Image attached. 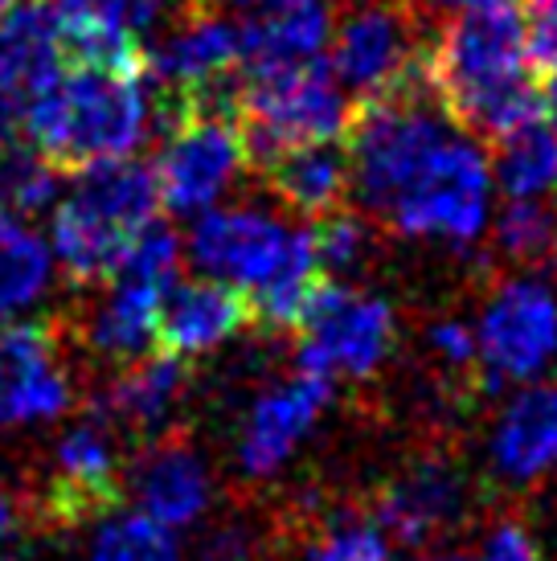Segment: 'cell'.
Segmentation results:
<instances>
[{"label": "cell", "mask_w": 557, "mask_h": 561, "mask_svg": "<svg viewBox=\"0 0 557 561\" xmlns=\"http://www.w3.org/2000/svg\"><path fill=\"white\" fill-rule=\"evenodd\" d=\"M525 13L516 0L451 13L427 49V82L439 107L467 136L500 140L504 131L542 115L533 79Z\"/></svg>", "instance_id": "1"}, {"label": "cell", "mask_w": 557, "mask_h": 561, "mask_svg": "<svg viewBox=\"0 0 557 561\" xmlns=\"http://www.w3.org/2000/svg\"><path fill=\"white\" fill-rule=\"evenodd\" d=\"M152 131L144 70L62 66V75L25 111V136L62 172L132 157Z\"/></svg>", "instance_id": "2"}, {"label": "cell", "mask_w": 557, "mask_h": 561, "mask_svg": "<svg viewBox=\"0 0 557 561\" xmlns=\"http://www.w3.org/2000/svg\"><path fill=\"white\" fill-rule=\"evenodd\" d=\"M447 111L439 107L427 75L373 99H356L341 140L349 152V193L356 205L386 218L414 172L451 136Z\"/></svg>", "instance_id": "3"}, {"label": "cell", "mask_w": 557, "mask_h": 561, "mask_svg": "<svg viewBox=\"0 0 557 561\" xmlns=\"http://www.w3.org/2000/svg\"><path fill=\"white\" fill-rule=\"evenodd\" d=\"M349 94L328 62L242 66L238 79V127L247 164L259 169L283 148L311 140H337L349 124Z\"/></svg>", "instance_id": "4"}, {"label": "cell", "mask_w": 557, "mask_h": 561, "mask_svg": "<svg viewBox=\"0 0 557 561\" xmlns=\"http://www.w3.org/2000/svg\"><path fill=\"white\" fill-rule=\"evenodd\" d=\"M427 49L431 33L422 0H344L332 9L328 70L353 103L422 79Z\"/></svg>", "instance_id": "5"}, {"label": "cell", "mask_w": 557, "mask_h": 561, "mask_svg": "<svg viewBox=\"0 0 557 561\" xmlns=\"http://www.w3.org/2000/svg\"><path fill=\"white\" fill-rule=\"evenodd\" d=\"M492 160L471 136L451 131L434 148L414 181L389 205V230L406 238H439L451 247L480 242L492 221Z\"/></svg>", "instance_id": "6"}, {"label": "cell", "mask_w": 557, "mask_h": 561, "mask_svg": "<svg viewBox=\"0 0 557 561\" xmlns=\"http://www.w3.org/2000/svg\"><path fill=\"white\" fill-rule=\"evenodd\" d=\"M476 374L484 390H516L557 365V283L521 271L488 291L476 320Z\"/></svg>", "instance_id": "7"}, {"label": "cell", "mask_w": 557, "mask_h": 561, "mask_svg": "<svg viewBox=\"0 0 557 561\" xmlns=\"http://www.w3.org/2000/svg\"><path fill=\"white\" fill-rule=\"evenodd\" d=\"M299 369L328 381H361L377 374L398 341V320L382 296L325 279L299 316Z\"/></svg>", "instance_id": "8"}, {"label": "cell", "mask_w": 557, "mask_h": 561, "mask_svg": "<svg viewBox=\"0 0 557 561\" xmlns=\"http://www.w3.org/2000/svg\"><path fill=\"white\" fill-rule=\"evenodd\" d=\"M242 169H250L242 127L234 115H209V111L169 127L160 136V152L152 164L160 205H169L181 218L214 209L217 197L242 176Z\"/></svg>", "instance_id": "9"}, {"label": "cell", "mask_w": 557, "mask_h": 561, "mask_svg": "<svg viewBox=\"0 0 557 561\" xmlns=\"http://www.w3.org/2000/svg\"><path fill=\"white\" fill-rule=\"evenodd\" d=\"M299 226H287L271 209L259 205H230V209H205L189 230V263L205 279H221L247 291V299L263 287L295 247Z\"/></svg>", "instance_id": "10"}, {"label": "cell", "mask_w": 557, "mask_h": 561, "mask_svg": "<svg viewBox=\"0 0 557 561\" xmlns=\"http://www.w3.org/2000/svg\"><path fill=\"white\" fill-rule=\"evenodd\" d=\"M75 377L62 336L42 320H0V431L62 419Z\"/></svg>", "instance_id": "11"}, {"label": "cell", "mask_w": 557, "mask_h": 561, "mask_svg": "<svg viewBox=\"0 0 557 561\" xmlns=\"http://www.w3.org/2000/svg\"><path fill=\"white\" fill-rule=\"evenodd\" d=\"M471 508V480L459 463L443 455H427L406 463L373 500V525L398 546L422 549L464 525Z\"/></svg>", "instance_id": "12"}, {"label": "cell", "mask_w": 557, "mask_h": 561, "mask_svg": "<svg viewBox=\"0 0 557 561\" xmlns=\"http://www.w3.org/2000/svg\"><path fill=\"white\" fill-rule=\"evenodd\" d=\"M115 426L99 414L78 419L54 447V476L46 488V513L58 525H94L120 504V447Z\"/></svg>", "instance_id": "13"}, {"label": "cell", "mask_w": 557, "mask_h": 561, "mask_svg": "<svg viewBox=\"0 0 557 561\" xmlns=\"http://www.w3.org/2000/svg\"><path fill=\"white\" fill-rule=\"evenodd\" d=\"M332 402V381L311 369H295L275 386H266L250 402L238 431V468L250 480H266L299 451V443L316 431L320 414Z\"/></svg>", "instance_id": "14"}, {"label": "cell", "mask_w": 557, "mask_h": 561, "mask_svg": "<svg viewBox=\"0 0 557 561\" xmlns=\"http://www.w3.org/2000/svg\"><path fill=\"white\" fill-rule=\"evenodd\" d=\"M120 488L132 496L136 513L152 516L156 525H164L172 533L193 529L214 504L209 463L189 443L164 435L139 447L136 459L120 476Z\"/></svg>", "instance_id": "15"}, {"label": "cell", "mask_w": 557, "mask_h": 561, "mask_svg": "<svg viewBox=\"0 0 557 561\" xmlns=\"http://www.w3.org/2000/svg\"><path fill=\"white\" fill-rule=\"evenodd\" d=\"M488 463L512 488L542 483L557 471V381L542 377L504 398L488 435Z\"/></svg>", "instance_id": "16"}, {"label": "cell", "mask_w": 557, "mask_h": 561, "mask_svg": "<svg viewBox=\"0 0 557 561\" xmlns=\"http://www.w3.org/2000/svg\"><path fill=\"white\" fill-rule=\"evenodd\" d=\"M254 320L247 291L221 279H177L160 299L156 316V353L177 360L205 357L234 341Z\"/></svg>", "instance_id": "17"}, {"label": "cell", "mask_w": 557, "mask_h": 561, "mask_svg": "<svg viewBox=\"0 0 557 561\" xmlns=\"http://www.w3.org/2000/svg\"><path fill=\"white\" fill-rule=\"evenodd\" d=\"M185 360L148 353V357L124 365V374L94 398L91 410L115 426V435H136L144 443H152L172 426L177 410L185 402Z\"/></svg>", "instance_id": "18"}, {"label": "cell", "mask_w": 557, "mask_h": 561, "mask_svg": "<svg viewBox=\"0 0 557 561\" xmlns=\"http://www.w3.org/2000/svg\"><path fill=\"white\" fill-rule=\"evenodd\" d=\"M254 172L287 209L308 214V218H325L332 209H341L349 197V152L341 136L283 148Z\"/></svg>", "instance_id": "19"}, {"label": "cell", "mask_w": 557, "mask_h": 561, "mask_svg": "<svg viewBox=\"0 0 557 561\" xmlns=\"http://www.w3.org/2000/svg\"><path fill=\"white\" fill-rule=\"evenodd\" d=\"M70 176H75V185L66 197L124 234H139L148 221L160 218V185H156L152 164H144V160H99V164H87Z\"/></svg>", "instance_id": "20"}, {"label": "cell", "mask_w": 557, "mask_h": 561, "mask_svg": "<svg viewBox=\"0 0 557 561\" xmlns=\"http://www.w3.org/2000/svg\"><path fill=\"white\" fill-rule=\"evenodd\" d=\"M242 30V66H283L320 58L332 33L328 0H287L238 21Z\"/></svg>", "instance_id": "21"}, {"label": "cell", "mask_w": 557, "mask_h": 561, "mask_svg": "<svg viewBox=\"0 0 557 561\" xmlns=\"http://www.w3.org/2000/svg\"><path fill=\"white\" fill-rule=\"evenodd\" d=\"M62 25L49 0H16L0 16V75L33 99L62 75Z\"/></svg>", "instance_id": "22"}, {"label": "cell", "mask_w": 557, "mask_h": 561, "mask_svg": "<svg viewBox=\"0 0 557 561\" xmlns=\"http://www.w3.org/2000/svg\"><path fill=\"white\" fill-rule=\"evenodd\" d=\"M136 234H124L94 218L91 209L62 197L54 205L49 218V250H54V266H62V275L75 287H103V283L120 271L127 247Z\"/></svg>", "instance_id": "23"}, {"label": "cell", "mask_w": 557, "mask_h": 561, "mask_svg": "<svg viewBox=\"0 0 557 561\" xmlns=\"http://www.w3.org/2000/svg\"><path fill=\"white\" fill-rule=\"evenodd\" d=\"M492 181L509 202H545L557 193V131L545 115L492 140Z\"/></svg>", "instance_id": "24"}, {"label": "cell", "mask_w": 557, "mask_h": 561, "mask_svg": "<svg viewBox=\"0 0 557 561\" xmlns=\"http://www.w3.org/2000/svg\"><path fill=\"white\" fill-rule=\"evenodd\" d=\"M54 283V250L25 218L0 214V320L37 308Z\"/></svg>", "instance_id": "25"}, {"label": "cell", "mask_w": 557, "mask_h": 561, "mask_svg": "<svg viewBox=\"0 0 557 561\" xmlns=\"http://www.w3.org/2000/svg\"><path fill=\"white\" fill-rule=\"evenodd\" d=\"M62 193V169L33 144H4L0 148V214L13 218H37L54 209Z\"/></svg>", "instance_id": "26"}, {"label": "cell", "mask_w": 557, "mask_h": 561, "mask_svg": "<svg viewBox=\"0 0 557 561\" xmlns=\"http://www.w3.org/2000/svg\"><path fill=\"white\" fill-rule=\"evenodd\" d=\"M87 561H185L177 533L156 525L152 516L144 513H120L111 508L107 516L94 520L91 546H87Z\"/></svg>", "instance_id": "27"}, {"label": "cell", "mask_w": 557, "mask_h": 561, "mask_svg": "<svg viewBox=\"0 0 557 561\" xmlns=\"http://www.w3.org/2000/svg\"><path fill=\"white\" fill-rule=\"evenodd\" d=\"M557 218L545 202H509L496 218V250L516 266H537L554 254Z\"/></svg>", "instance_id": "28"}, {"label": "cell", "mask_w": 557, "mask_h": 561, "mask_svg": "<svg viewBox=\"0 0 557 561\" xmlns=\"http://www.w3.org/2000/svg\"><path fill=\"white\" fill-rule=\"evenodd\" d=\"M311 247H316V263L325 271V279H337V275H349L356 266H365L373 250V226L361 214H349L341 205L325 218H316Z\"/></svg>", "instance_id": "29"}, {"label": "cell", "mask_w": 557, "mask_h": 561, "mask_svg": "<svg viewBox=\"0 0 557 561\" xmlns=\"http://www.w3.org/2000/svg\"><path fill=\"white\" fill-rule=\"evenodd\" d=\"M49 9L58 13V21H91L144 42L156 25L169 21L177 0H49Z\"/></svg>", "instance_id": "30"}, {"label": "cell", "mask_w": 557, "mask_h": 561, "mask_svg": "<svg viewBox=\"0 0 557 561\" xmlns=\"http://www.w3.org/2000/svg\"><path fill=\"white\" fill-rule=\"evenodd\" d=\"M311 561H389V541L370 520H349L320 537Z\"/></svg>", "instance_id": "31"}, {"label": "cell", "mask_w": 557, "mask_h": 561, "mask_svg": "<svg viewBox=\"0 0 557 561\" xmlns=\"http://www.w3.org/2000/svg\"><path fill=\"white\" fill-rule=\"evenodd\" d=\"M189 561H263V537L242 520H217L197 537Z\"/></svg>", "instance_id": "32"}, {"label": "cell", "mask_w": 557, "mask_h": 561, "mask_svg": "<svg viewBox=\"0 0 557 561\" xmlns=\"http://www.w3.org/2000/svg\"><path fill=\"white\" fill-rule=\"evenodd\" d=\"M476 561H549V558H545L537 537L521 520H496L492 529L484 533L480 558Z\"/></svg>", "instance_id": "33"}, {"label": "cell", "mask_w": 557, "mask_h": 561, "mask_svg": "<svg viewBox=\"0 0 557 561\" xmlns=\"http://www.w3.org/2000/svg\"><path fill=\"white\" fill-rule=\"evenodd\" d=\"M431 341V353L447 369H459V374H471L476 369V328L464 324V320H439L427 332Z\"/></svg>", "instance_id": "34"}, {"label": "cell", "mask_w": 557, "mask_h": 561, "mask_svg": "<svg viewBox=\"0 0 557 561\" xmlns=\"http://www.w3.org/2000/svg\"><path fill=\"white\" fill-rule=\"evenodd\" d=\"M525 33H528V54L537 66L557 62V0H525Z\"/></svg>", "instance_id": "35"}, {"label": "cell", "mask_w": 557, "mask_h": 561, "mask_svg": "<svg viewBox=\"0 0 557 561\" xmlns=\"http://www.w3.org/2000/svg\"><path fill=\"white\" fill-rule=\"evenodd\" d=\"M30 103H33L30 94L21 91L9 75H0V148H4V144H13L16 136H21Z\"/></svg>", "instance_id": "36"}, {"label": "cell", "mask_w": 557, "mask_h": 561, "mask_svg": "<svg viewBox=\"0 0 557 561\" xmlns=\"http://www.w3.org/2000/svg\"><path fill=\"white\" fill-rule=\"evenodd\" d=\"M21 529V508H16V496L0 483V546H9Z\"/></svg>", "instance_id": "37"}, {"label": "cell", "mask_w": 557, "mask_h": 561, "mask_svg": "<svg viewBox=\"0 0 557 561\" xmlns=\"http://www.w3.org/2000/svg\"><path fill=\"white\" fill-rule=\"evenodd\" d=\"M542 115L557 131V62L549 66V79H545V87H542Z\"/></svg>", "instance_id": "38"}, {"label": "cell", "mask_w": 557, "mask_h": 561, "mask_svg": "<svg viewBox=\"0 0 557 561\" xmlns=\"http://www.w3.org/2000/svg\"><path fill=\"white\" fill-rule=\"evenodd\" d=\"M434 9H447V13H464V9H480V4H496V0H431Z\"/></svg>", "instance_id": "39"}, {"label": "cell", "mask_w": 557, "mask_h": 561, "mask_svg": "<svg viewBox=\"0 0 557 561\" xmlns=\"http://www.w3.org/2000/svg\"><path fill=\"white\" fill-rule=\"evenodd\" d=\"M427 561H471V558H464V553H443V558H427Z\"/></svg>", "instance_id": "40"}, {"label": "cell", "mask_w": 557, "mask_h": 561, "mask_svg": "<svg viewBox=\"0 0 557 561\" xmlns=\"http://www.w3.org/2000/svg\"><path fill=\"white\" fill-rule=\"evenodd\" d=\"M13 4H16V0H0V16L9 13V9H13Z\"/></svg>", "instance_id": "41"}, {"label": "cell", "mask_w": 557, "mask_h": 561, "mask_svg": "<svg viewBox=\"0 0 557 561\" xmlns=\"http://www.w3.org/2000/svg\"><path fill=\"white\" fill-rule=\"evenodd\" d=\"M554 254H557V238H554Z\"/></svg>", "instance_id": "42"}, {"label": "cell", "mask_w": 557, "mask_h": 561, "mask_svg": "<svg viewBox=\"0 0 557 561\" xmlns=\"http://www.w3.org/2000/svg\"><path fill=\"white\" fill-rule=\"evenodd\" d=\"M283 4H287V0H283Z\"/></svg>", "instance_id": "43"}]
</instances>
